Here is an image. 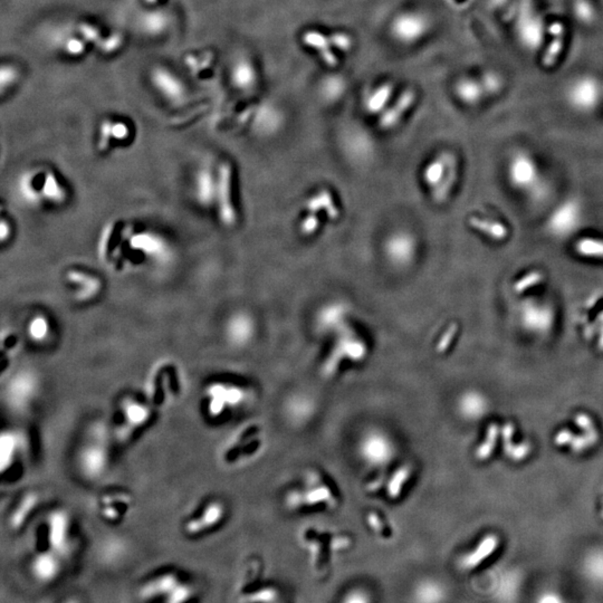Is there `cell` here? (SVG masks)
Here are the masks:
<instances>
[{"instance_id": "d6986e66", "label": "cell", "mask_w": 603, "mask_h": 603, "mask_svg": "<svg viewBox=\"0 0 603 603\" xmlns=\"http://www.w3.org/2000/svg\"><path fill=\"white\" fill-rule=\"evenodd\" d=\"M152 82L158 91L172 102H180L185 97V89L181 80L169 71L158 68L152 74Z\"/></svg>"}, {"instance_id": "7bdbcfd3", "label": "cell", "mask_w": 603, "mask_h": 603, "mask_svg": "<svg viewBox=\"0 0 603 603\" xmlns=\"http://www.w3.org/2000/svg\"><path fill=\"white\" fill-rule=\"evenodd\" d=\"M113 228H114L113 223L106 224L99 233V240H97V256L101 260H104L106 258L109 245H110L111 237H112Z\"/></svg>"}, {"instance_id": "681fc988", "label": "cell", "mask_w": 603, "mask_h": 603, "mask_svg": "<svg viewBox=\"0 0 603 603\" xmlns=\"http://www.w3.org/2000/svg\"><path fill=\"white\" fill-rule=\"evenodd\" d=\"M130 135L129 126H126L123 122H113L112 123V138L118 140V141H124L128 139Z\"/></svg>"}, {"instance_id": "603a6c76", "label": "cell", "mask_w": 603, "mask_h": 603, "mask_svg": "<svg viewBox=\"0 0 603 603\" xmlns=\"http://www.w3.org/2000/svg\"><path fill=\"white\" fill-rule=\"evenodd\" d=\"M499 545V539L495 535L486 536L485 539L480 542L477 547L461 558L459 566L463 570H472L477 568L482 561L492 555Z\"/></svg>"}, {"instance_id": "44dd1931", "label": "cell", "mask_w": 603, "mask_h": 603, "mask_svg": "<svg viewBox=\"0 0 603 603\" xmlns=\"http://www.w3.org/2000/svg\"><path fill=\"white\" fill-rule=\"evenodd\" d=\"M413 603H442L446 599V587L434 579L421 580L413 590Z\"/></svg>"}, {"instance_id": "f35d334b", "label": "cell", "mask_w": 603, "mask_h": 603, "mask_svg": "<svg viewBox=\"0 0 603 603\" xmlns=\"http://www.w3.org/2000/svg\"><path fill=\"white\" fill-rule=\"evenodd\" d=\"M456 180H457V166L451 168L445 179L442 180L440 185L432 190V196H434V200L436 202L441 204L444 201L447 200L451 190H453Z\"/></svg>"}, {"instance_id": "db71d44e", "label": "cell", "mask_w": 603, "mask_h": 603, "mask_svg": "<svg viewBox=\"0 0 603 603\" xmlns=\"http://www.w3.org/2000/svg\"><path fill=\"white\" fill-rule=\"evenodd\" d=\"M67 51L72 54L80 53L83 51V44L78 39H71L66 46Z\"/></svg>"}, {"instance_id": "e0dca14e", "label": "cell", "mask_w": 603, "mask_h": 603, "mask_svg": "<svg viewBox=\"0 0 603 603\" xmlns=\"http://www.w3.org/2000/svg\"><path fill=\"white\" fill-rule=\"evenodd\" d=\"M386 252L390 262L398 266H406L415 257V241L410 233H397L389 237Z\"/></svg>"}, {"instance_id": "cb8c5ba5", "label": "cell", "mask_w": 603, "mask_h": 603, "mask_svg": "<svg viewBox=\"0 0 603 603\" xmlns=\"http://www.w3.org/2000/svg\"><path fill=\"white\" fill-rule=\"evenodd\" d=\"M39 504V496L37 493L30 492L20 499L17 506L13 509V512L9 518V525L13 530H19L22 528L25 523L28 520L32 513L35 511L36 507Z\"/></svg>"}, {"instance_id": "6da1fadb", "label": "cell", "mask_w": 603, "mask_h": 603, "mask_svg": "<svg viewBox=\"0 0 603 603\" xmlns=\"http://www.w3.org/2000/svg\"><path fill=\"white\" fill-rule=\"evenodd\" d=\"M507 179L514 189L528 193L536 200L547 198L549 188L540 173L539 166L530 153L515 151L507 164Z\"/></svg>"}, {"instance_id": "7dc6e473", "label": "cell", "mask_w": 603, "mask_h": 603, "mask_svg": "<svg viewBox=\"0 0 603 603\" xmlns=\"http://www.w3.org/2000/svg\"><path fill=\"white\" fill-rule=\"evenodd\" d=\"M330 40L332 45L336 46L338 49H342V51H348L352 47L351 38L346 34H342V32H338V34L330 36Z\"/></svg>"}, {"instance_id": "f546056e", "label": "cell", "mask_w": 603, "mask_h": 603, "mask_svg": "<svg viewBox=\"0 0 603 603\" xmlns=\"http://www.w3.org/2000/svg\"><path fill=\"white\" fill-rule=\"evenodd\" d=\"M346 312L344 305L338 303L323 308L317 317L319 329L329 330V329H335L339 327H343V317Z\"/></svg>"}, {"instance_id": "bcb514c9", "label": "cell", "mask_w": 603, "mask_h": 603, "mask_svg": "<svg viewBox=\"0 0 603 603\" xmlns=\"http://www.w3.org/2000/svg\"><path fill=\"white\" fill-rule=\"evenodd\" d=\"M459 95L465 102L473 104L480 101V91L474 85H463L459 89Z\"/></svg>"}, {"instance_id": "484cf974", "label": "cell", "mask_w": 603, "mask_h": 603, "mask_svg": "<svg viewBox=\"0 0 603 603\" xmlns=\"http://www.w3.org/2000/svg\"><path fill=\"white\" fill-rule=\"evenodd\" d=\"M459 410L465 418H480L487 410V401L477 392H467L459 401Z\"/></svg>"}, {"instance_id": "ac0fdd59", "label": "cell", "mask_w": 603, "mask_h": 603, "mask_svg": "<svg viewBox=\"0 0 603 603\" xmlns=\"http://www.w3.org/2000/svg\"><path fill=\"white\" fill-rule=\"evenodd\" d=\"M37 169H27L19 174L15 183V191L19 201L30 208H37L43 202L40 189L37 188Z\"/></svg>"}, {"instance_id": "d6a6232c", "label": "cell", "mask_w": 603, "mask_h": 603, "mask_svg": "<svg viewBox=\"0 0 603 603\" xmlns=\"http://www.w3.org/2000/svg\"><path fill=\"white\" fill-rule=\"evenodd\" d=\"M574 252L583 258L603 260V239L582 237L575 241Z\"/></svg>"}, {"instance_id": "7a4b0ae2", "label": "cell", "mask_w": 603, "mask_h": 603, "mask_svg": "<svg viewBox=\"0 0 603 603\" xmlns=\"http://www.w3.org/2000/svg\"><path fill=\"white\" fill-rule=\"evenodd\" d=\"M109 465V451L105 438V428L97 425L91 436L86 439L78 453V466L80 474L87 480H97L104 474Z\"/></svg>"}, {"instance_id": "8d00e7d4", "label": "cell", "mask_w": 603, "mask_h": 603, "mask_svg": "<svg viewBox=\"0 0 603 603\" xmlns=\"http://www.w3.org/2000/svg\"><path fill=\"white\" fill-rule=\"evenodd\" d=\"M279 597V591L275 587H263L241 595L239 603H276Z\"/></svg>"}, {"instance_id": "f907efd6", "label": "cell", "mask_w": 603, "mask_h": 603, "mask_svg": "<svg viewBox=\"0 0 603 603\" xmlns=\"http://www.w3.org/2000/svg\"><path fill=\"white\" fill-rule=\"evenodd\" d=\"M535 603H566L564 599L554 591H545L539 595Z\"/></svg>"}, {"instance_id": "836d02e7", "label": "cell", "mask_w": 603, "mask_h": 603, "mask_svg": "<svg viewBox=\"0 0 603 603\" xmlns=\"http://www.w3.org/2000/svg\"><path fill=\"white\" fill-rule=\"evenodd\" d=\"M585 574L593 585L603 587V549L590 553L583 564Z\"/></svg>"}, {"instance_id": "f5cc1de1", "label": "cell", "mask_w": 603, "mask_h": 603, "mask_svg": "<svg viewBox=\"0 0 603 603\" xmlns=\"http://www.w3.org/2000/svg\"><path fill=\"white\" fill-rule=\"evenodd\" d=\"M15 76H16V73L13 72L11 67H9V71L6 70L5 67H4L3 72H1V83H3V87H5L7 84L11 85V84L13 83V80H15Z\"/></svg>"}, {"instance_id": "d4e9b609", "label": "cell", "mask_w": 603, "mask_h": 603, "mask_svg": "<svg viewBox=\"0 0 603 603\" xmlns=\"http://www.w3.org/2000/svg\"><path fill=\"white\" fill-rule=\"evenodd\" d=\"M469 226L485 235L488 238L496 241H501L508 237V228L497 220L484 219L480 217H470Z\"/></svg>"}, {"instance_id": "f1b7e54d", "label": "cell", "mask_w": 603, "mask_h": 603, "mask_svg": "<svg viewBox=\"0 0 603 603\" xmlns=\"http://www.w3.org/2000/svg\"><path fill=\"white\" fill-rule=\"evenodd\" d=\"M303 40L306 45L311 46L319 51L322 59L329 66H336L338 59L334 56V54L331 51L330 38H327L317 32H307L304 34Z\"/></svg>"}, {"instance_id": "30bf717a", "label": "cell", "mask_w": 603, "mask_h": 603, "mask_svg": "<svg viewBox=\"0 0 603 603\" xmlns=\"http://www.w3.org/2000/svg\"><path fill=\"white\" fill-rule=\"evenodd\" d=\"M193 196L201 208H210L216 205L217 196V172L208 164L197 170L193 178Z\"/></svg>"}, {"instance_id": "ee69618b", "label": "cell", "mask_w": 603, "mask_h": 603, "mask_svg": "<svg viewBox=\"0 0 603 603\" xmlns=\"http://www.w3.org/2000/svg\"><path fill=\"white\" fill-rule=\"evenodd\" d=\"M112 121L104 120L99 126V138L97 141V150L104 152L107 147H110L112 138Z\"/></svg>"}, {"instance_id": "4316f807", "label": "cell", "mask_w": 603, "mask_h": 603, "mask_svg": "<svg viewBox=\"0 0 603 603\" xmlns=\"http://www.w3.org/2000/svg\"><path fill=\"white\" fill-rule=\"evenodd\" d=\"M549 32L552 35V42L549 44L547 51L544 53V56L542 59V65L547 68L554 66L559 56H560L563 43H564V26L559 22L553 23L549 26Z\"/></svg>"}, {"instance_id": "2e32d148", "label": "cell", "mask_w": 603, "mask_h": 603, "mask_svg": "<svg viewBox=\"0 0 603 603\" xmlns=\"http://www.w3.org/2000/svg\"><path fill=\"white\" fill-rule=\"evenodd\" d=\"M225 516V507L219 501H212L205 506L202 512L185 522V532L188 535H200L216 528Z\"/></svg>"}, {"instance_id": "277c9868", "label": "cell", "mask_w": 603, "mask_h": 603, "mask_svg": "<svg viewBox=\"0 0 603 603\" xmlns=\"http://www.w3.org/2000/svg\"><path fill=\"white\" fill-rule=\"evenodd\" d=\"M583 219L582 205L578 199H568L559 205L547 219V228L555 238H566L575 233Z\"/></svg>"}, {"instance_id": "c3c4849f", "label": "cell", "mask_w": 603, "mask_h": 603, "mask_svg": "<svg viewBox=\"0 0 603 603\" xmlns=\"http://www.w3.org/2000/svg\"><path fill=\"white\" fill-rule=\"evenodd\" d=\"M317 227H319V219L315 214H311L300 224V231L303 235L308 236V235L315 233Z\"/></svg>"}, {"instance_id": "6f0895ef", "label": "cell", "mask_w": 603, "mask_h": 603, "mask_svg": "<svg viewBox=\"0 0 603 603\" xmlns=\"http://www.w3.org/2000/svg\"><path fill=\"white\" fill-rule=\"evenodd\" d=\"M147 1H149V3H154L156 0H147Z\"/></svg>"}, {"instance_id": "7402d4cb", "label": "cell", "mask_w": 603, "mask_h": 603, "mask_svg": "<svg viewBox=\"0 0 603 603\" xmlns=\"http://www.w3.org/2000/svg\"><path fill=\"white\" fill-rule=\"evenodd\" d=\"M40 193L43 200L49 204L61 206L67 200V191L59 181L55 172L47 170L44 172L43 181L40 185Z\"/></svg>"}, {"instance_id": "11a10c76", "label": "cell", "mask_w": 603, "mask_h": 603, "mask_svg": "<svg viewBox=\"0 0 603 603\" xmlns=\"http://www.w3.org/2000/svg\"><path fill=\"white\" fill-rule=\"evenodd\" d=\"M599 319H600V323H601V331H600L601 341H600V343H601V346H603V312H602V313L600 314V317H599Z\"/></svg>"}, {"instance_id": "9a60e30c", "label": "cell", "mask_w": 603, "mask_h": 603, "mask_svg": "<svg viewBox=\"0 0 603 603\" xmlns=\"http://www.w3.org/2000/svg\"><path fill=\"white\" fill-rule=\"evenodd\" d=\"M255 334V322L250 314L238 312L228 319L226 324V338L236 348H243L252 341Z\"/></svg>"}, {"instance_id": "b9f144b4", "label": "cell", "mask_w": 603, "mask_h": 603, "mask_svg": "<svg viewBox=\"0 0 603 603\" xmlns=\"http://www.w3.org/2000/svg\"><path fill=\"white\" fill-rule=\"evenodd\" d=\"M390 95H391V86H382V87H380L378 91L375 92L372 97H370V99H369V102H367V109H369L371 112H379V111L382 110L384 105L388 102Z\"/></svg>"}, {"instance_id": "4dcf8cb0", "label": "cell", "mask_w": 603, "mask_h": 603, "mask_svg": "<svg viewBox=\"0 0 603 603\" xmlns=\"http://www.w3.org/2000/svg\"><path fill=\"white\" fill-rule=\"evenodd\" d=\"M306 209L311 214H317L321 210H325L331 219L339 217V210L335 207L332 195L327 190L319 191L317 195L308 199L306 202Z\"/></svg>"}, {"instance_id": "680465c9", "label": "cell", "mask_w": 603, "mask_h": 603, "mask_svg": "<svg viewBox=\"0 0 603 603\" xmlns=\"http://www.w3.org/2000/svg\"><path fill=\"white\" fill-rule=\"evenodd\" d=\"M277 603V602H276Z\"/></svg>"}, {"instance_id": "ba28073f", "label": "cell", "mask_w": 603, "mask_h": 603, "mask_svg": "<svg viewBox=\"0 0 603 603\" xmlns=\"http://www.w3.org/2000/svg\"><path fill=\"white\" fill-rule=\"evenodd\" d=\"M360 455L362 459L371 466H384L391 461L394 455L392 440L378 430L365 434L360 441Z\"/></svg>"}, {"instance_id": "816d5d0a", "label": "cell", "mask_w": 603, "mask_h": 603, "mask_svg": "<svg viewBox=\"0 0 603 603\" xmlns=\"http://www.w3.org/2000/svg\"><path fill=\"white\" fill-rule=\"evenodd\" d=\"M11 224H9L6 219L1 220V225H0V238H1V241L5 243V241L11 237Z\"/></svg>"}, {"instance_id": "52a82bcc", "label": "cell", "mask_w": 603, "mask_h": 603, "mask_svg": "<svg viewBox=\"0 0 603 603\" xmlns=\"http://www.w3.org/2000/svg\"><path fill=\"white\" fill-rule=\"evenodd\" d=\"M233 168L227 162L220 164L217 170L218 217L225 227H233L237 221V212L233 202Z\"/></svg>"}, {"instance_id": "ab89813d", "label": "cell", "mask_w": 603, "mask_h": 603, "mask_svg": "<svg viewBox=\"0 0 603 603\" xmlns=\"http://www.w3.org/2000/svg\"><path fill=\"white\" fill-rule=\"evenodd\" d=\"M195 595H196V589L193 585L180 582L179 585L166 595L164 603H188L193 600Z\"/></svg>"}, {"instance_id": "74e56055", "label": "cell", "mask_w": 603, "mask_h": 603, "mask_svg": "<svg viewBox=\"0 0 603 603\" xmlns=\"http://www.w3.org/2000/svg\"><path fill=\"white\" fill-rule=\"evenodd\" d=\"M544 274L540 271H531L524 274L520 279H516L513 284V291L516 294H522L533 287L539 286L544 281Z\"/></svg>"}, {"instance_id": "9c48e42d", "label": "cell", "mask_w": 603, "mask_h": 603, "mask_svg": "<svg viewBox=\"0 0 603 603\" xmlns=\"http://www.w3.org/2000/svg\"><path fill=\"white\" fill-rule=\"evenodd\" d=\"M121 410L123 415V425L120 429L122 439H126L132 432L145 427L152 415L150 408L133 398L123 399V401L121 402Z\"/></svg>"}, {"instance_id": "5b68a950", "label": "cell", "mask_w": 603, "mask_h": 603, "mask_svg": "<svg viewBox=\"0 0 603 603\" xmlns=\"http://www.w3.org/2000/svg\"><path fill=\"white\" fill-rule=\"evenodd\" d=\"M128 243L131 250L145 255L159 265H168L174 260L171 245L164 237L154 231H139L130 235Z\"/></svg>"}, {"instance_id": "e575fe53", "label": "cell", "mask_w": 603, "mask_h": 603, "mask_svg": "<svg viewBox=\"0 0 603 603\" xmlns=\"http://www.w3.org/2000/svg\"><path fill=\"white\" fill-rule=\"evenodd\" d=\"M18 439L16 434L11 432H5L1 436V468L5 472L7 467L11 466L15 458Z\"/></svg>"}, {"instance_id": "ffe728a7", "label": "cell", "mask_w": 603, "mask_h": 603, "mask_svg": "<svg viewBox=\"0 0 603 603\" xmlns=\"http://www.w3.org/2000/svg\"><path fill=\"white\" fill-rule=\"evenodd\" d=\"M455 166H457V160L453 153H442L441 156L432 160L426 166L424 171L425 183L434 190L445 179L451 168Z\"/></svg>"}, {"instance_id": "5bb4252c", "label": "cell", "mask_w": 603, "mask_h": 603, "mask_svg": "<svg viewBox=\"0 0 603 603\" xmlns=\"http://www.w3.org/2000/svg\"><path fill=\"white\" fill-rule=\"evenodd\" d=\"M179 574L176 572H166L158 574L147 580L139 587L138 597L143 602H150L159 598H166L174 587L179 585Z\"/></svg>"}, {"instance_id": "4fadbf2b", "label": "cell", "mask_w": 603, "mask_h": 603, "mask_svg": "<svg viewBox=\"0 0 603 603\" xmlns=\"http://www.w3.org/2000/svg\"><path fill=\"white\" fill-rule=\"evenodd\" d=\"M30 571L36 581L44 585L51 583L62 573L61 555L51 549L37 553L30 563Z\"/></svg>"}, {"instance_id": "8992f818", "label": "cell", "mask_w": 603, "mask_h": 603, "mask_svg": "<svg viewBox=\"0 0 603 603\" xmlns=\"http://www.w3.org/2000/svg\"><path fill=\"white\" fill-rule=\"evenodd\" d=\"M520 324L528 332L545 335L554 325L555 313L552 306L536 300H524L520 310Z\"/></svg>"}, {"instance_id": "d590c367", "label": "cell", "mask_w": 603, "mask_h": 603, "mask_svg": "<svg viewBox=\"0 0 603 603\" xmlns=\"http://www.w3.org/2000/svg\"><path fill=\"white\" fill-rule=\"evenodd\" d=\"M312 409V401L306 397H294L287 406L291 418L298 421L308 418L311 415Z\"/></svg>"}, {"instance_id": "83f0119b", "label": "cell", "mask_w": 603, "mask_h": 603, "mask_svg": "<svg viewBox=\"0 0 603 603\" xmlns=\"http://www.w3.org/2000/svg\"><path fill=\"white\" fill-rule=\"evenodd\" d=\"M415 99V92L410 91V90L402 94L400 99H398L397 104L394 105L390 110L386 111L382 118H380L381 128L382 129H390L392 126H396L402 114L413 104Z\"/></svg>"}, {"instance_id": "60d3db41", "label": "cell", "mask_w": 603, "mask_h": 603, "mask_svg": "<svg viewBox=\"0 0 603 603\" xmlns=\"http://www.w3.org/2000/svg\"><path fill=\"white\" fill-rule=\"evenodd\" d=\"M166 24H168V17L161 11L147 13L141 20V25H142L145 32H151V34L162 32L166 28Z\"/></svg>"}, {"instance_id": "1f68e13d", "label": "cell", "mask_w": 603, "mask_h": 603, "mask_svg": "<svg viewBox=\"0 0 603 603\" xmlns=\"http://www.w3.org/2000/svg\"><path fill=\"white\" fill-rule=\"evenodd\" d=\"M26 333L32 342L43 343L51 334L49 319L44 314L34 315L27 324Z\"/></svg>"}, {"instance_id": "8fae6325", "label": "cell", "mask_w": 603, "mask_h": 603, "mask_svg": "<svg viewBox=\"0 0 603 603\" xmlns=\"http://www.w3.org/2000/svg\"><path fill=\"white\" fill-rule=\"evenodd\" d=\"M70 516L65 511H55L49 516L47 537L49 549L62 556L70 549Z\"/></svg>"}, {"instance_id": "f6af8a7d", "label": "cell", "mask_w": 603, "mask_h": 603, "mask_svg": "<svg viewBox=\"0 0 603 603\" xmlns=\"http://www.w3.org/2000/svg\"><path fill=\"white\" fill-rule=\"evenodd\" d=\"M341 603H372L371 597L367 591L362 589H354L344 595Z\"/></svg>"}, {"instance_id": "7c38bea8", "label": "cell", "mask_w": 603, "mask_h": 603, "mask_svg": "<svg viewBox=\"0 0 603 603\" xmlns=\"http://www.w3.org/2000/svg\"><path fill=\"white\" fill-rule=\"evenodd\" d=\"M66 281L75 286L74 300L78 303H86L94 300L103 290V283L99 277L80 269H70L67 272Z\"/></svg>"}, {"instance_id": "9f6ffc18", "label": "cell", "mask_w": 603, "mask_h": 603, "mask_svg": "<svg viewBox=\"0 0 603 603\" xmlns=\"http://www.w3.org/2000/svg\"><path fill=\"white\" fill-rule=\"evenodd\" d=\"M65 603H78V602L76 600H68V601H66V602H65Z\"/></svg>"}, {"instance_id": "3957f363", "label": "cell", "mask_w": 603, "mask_h": 603, "mask_svg": "<svg viewBox=\"0 0 603 603\" xmlns=\"http://www.w3.org/2000/svg\"><path fill=\"white\" fill-rule=\"evenodd\" d=\"M39 392V379L30 369L13 373L4 390L6 405L13 413H23L30 409Z\"/></svg>"}]
</instances>
